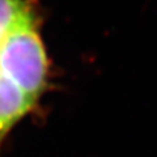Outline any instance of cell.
Segmentation results:
<instances>
[{"mask_svg":"<svg viewBox=\"0 0 157 157\" xmlns=\"http://www.w3.org/2000/svg\"><path fill=\"white\" fill-rule=\"evenodd\" d=\"M34 102L13 81L0 73V141L9 128L32 109Z\"/></svg>","mask_w":157,"mask_h":157,"instance_id":"obj_2","label":"cell"},{"mask_svg":"<svg viewBox=\"0 0 157 157\" xmlns=\"http://www.w3.org/2000/svg\"><path fill=\"white\" fill-rule=\"evenodd\" d=\"M36 17L30 0H0V45L14 28Z\"/></svg>","mask_w":157,"mask_h":157,"instance_id":"obj_3","label":"cell"},{"mask_svg":"<svg viewBox=\"0 0 157 157\" xmlns=\"http://www.w3.org/2000/svg\"><path fill=\"white\" fill-rule=\"evenodd\" d=\"M36 17L14 28L0 45V73L36 101L47 77V56Z\"/></svg>","mask_w":157,"mask_h":157,"instance_id":"obj_1","label":"cell"}]
</instances>
